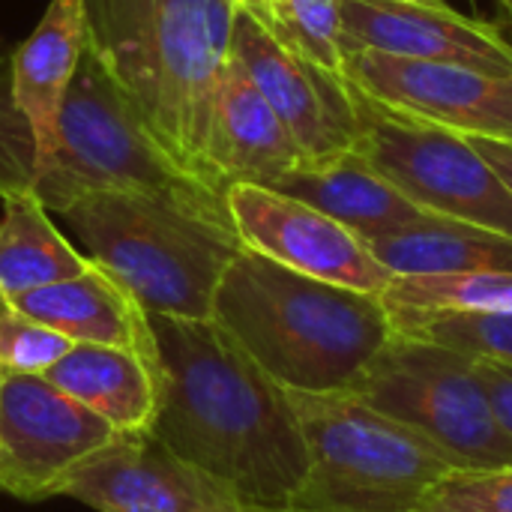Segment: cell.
I'll return each instance as SVG.
<instances>
[{"label":"cell","mask_w":512,"mask_h":512,"mask_svg":"<svg viewBox=\"0 0 512 512\" xmlns=\"http://www.w3.org/2000/svg\"><path fill=\"white\" fill-rule=\"evenodd\" d=\"M159 360L153 435L258 512L291 510L309 468L282 390L216 321L150 315Z\"/></svg>","instance_id":"1"},{"label":"cell","mask_w":512,"mask_h":512,"mask_svg":"<svg viewBox=\"0 0 512 512\" xmlns=\"http://www.w3.org/2000/svg\"><path fill=\"white\" fill-rule=\"evenodd\" d=\"M87 48L171 162L225 195L207 168V129L237 6L231 0H81Z\"/></svg>","instance_id":"2"},{"label":"cell","mask_w":512,"mask_h":512,"mask_svg":"<svg viewBox=\"0 0 512 512\" xmlns=\"http://www.w3.org/2000/svg\"><path fill=\"white\" fill-rule=\"evenodd\" d=\"M210 321L282 390L312 396L354 393L396 333L378 294L303 276L249 249L225 270Z\"/></svg>","instance_id":"3"},{"label":"cell","mask_w":512,"mask_h":512,"mask_svg":"<svg viewBox=\"0 0 512 512\" xmlns=\"http://www.w3.org/2000/svg\"><path fill=\"white\" fill-rule=\"evenodd\" d=\"M60 216L147 315L210 321L216 288L243 252L228 210L138 189L90 192Z\"/></svg>","instance_id":"4"},{"label":"cell","mask_w":512,"mask_h":512,"mask_svg":"<svg viewBox=\"0 0 512 512\" xmlns=\"http://www.w3.org/2000/svg\"><path fill=\"white\" fill-rule=\"evenodd\" d=\"M306 480L291 512H420L456 468L414 432L351 393H291Z\"/></svg>","instance_id":"5"},{"label":"cell","mask_w":512,"mask_h":512,"mask_svg":"<svg viewBox=\"0 0 512 512\" xmlns=\"http://www.w3.org/2000/svg\"><path fill=\"white\" fill-rule=\"evenodd\" d=\"M351 396L414 432L456 471L512 465V441L471 354L393 333Z\"/></svg>","instance_id":"6"},{"label":"cell","mask_w":512,"mask_h":512,"mask_svg":"<svg viewBox=\"0 0 512 512\" xmlns=\"http://www.w3.org/2000/svg\"><path fill=\"white\" fill-rule=\"evenodd\" d=\"M357 93V90H354ZM363 156L420 210L512 237V192L468 135L390 114L357 93Z\"/></svg>","instance_id":"7"},{"label":"cell","mask_w":512,"mask_h":512,"mask_svg":"<svg viewBox=\"0 0 512 512\" xmlns=\"http://www.w3.org/2000/svg\"><path fill=\"white\" fill-rule=\"evenodd\" d=\"M120 432L45 375L0 372V492L48 501L63 480Z\"/></svg>","instance_id":"8"},{"label":"cell","mask_w":512,"mask_h":512,"mask_svg":"<svg viewBox=\"0 0 512 512\" xmlns=\"http://www.w3.org/2000/svg\"><path fill=\"white\" fill-rule=\"evenodd\" d=\"M345 78L360 96L390 114L468 138L512 141V75L360 48L348 51Z\"/></svg>","instance_id":"9"},{"label":"cell","mask_w":512,"mask_h":512,"mask_svg":"<svg viewBox=\"0 0 512 512\" xmlns=\"http://www.w3.org/2000/svg\"><path fill=\"white\" fill-rule=\"evenodd\" d=\"M231 51L294 138L306 165H324L354 153L360 105L345 78L330 75L279 42L246 9H237Z\"/></svg>","instance_id":"10"},{"label":"cell","mask_w":512,"mask_h":512,"mask_svg":"<svg viewBox=\"0 0 512 512\" xmlns=\"http://www.w3.org/2000/svg\"><path fill=\"white\" fill-rule=\"evenodd\" d=\"M225 204L249 252L363 294L381 297L393 282V273L375 258L363 237L294 195L255 183H231Z\"/></svg>","instance_id":"11"},{"label":"cell","mask_w":512,"mask_h":512,"mask_svg":"<svg viewBox=\"0 0 512 512\" xmlns=\"http://www.w3.org/2000/svg\"><path fill=\"white\" fill-rule=\"evenodd\" d=\"M60 495L96 512H258L153 432L117 435L63 480Z\"/></svg>","instance_id":"12"},{"label":"cell","mask_w":512,"mask_h":512,"mask_svg":"<svg viewBox=\"0 0 512 512\" xmlns=\"http://www.w3.org/2000/svg\"><path fill=\"white\" fill-rule=\"evenodd\" d=\"M345 51H381L408 60L456 63L492 75H512V42L489 21L444 3L339 0Z\"/></svg>","instance_id":"13"},{"label":"cell","mask_w":512,"mask_h":512,"mask_svg":"<svg viewBox=\"0 0 512 512\" xmlns=\"http://www.w3.org/2000/svg\"><path fill=\"white\" fill-rule=\"evenodd\" d=\"M87 45L81 0H48L36 30L9 57V96L33 138V162L24 192L45 183L60 135V111Z\"/></svg>","instance_id":"14"},{"label":"cell","mask_w":512,"mask_h":512,"mask_svg":"<svg viewBox=\"0 0 512 512\" xmlns=\"http://www.w3.org/2000/svg\"><path fill=\"white\" fill-rule=\"evenodd\" d=\"M303 165L306 159L294 138L231 51L207 129V168L213 183L222 192L231 183L273 186Z\"/></svg>","instance_id":"15"},{"label":"cell","mask_w":512,"mask_h":512,"mask_svg":"<svg viewBox=\"0 0 512 512\" xmlns=\"http://www.w3.org/2000/svg\"><path fill=\"white\" fill-rule=\"evenodd\" d=\"M6 303L63 333L75 345H108L156 360L150 315L114 276L93 261L72 279L18 294Z\"/></svg>","instance_id":"16"},{"label":"cell","mask_w":512,"mask_h":512,"mask_svg":"<svg viewBox=\"0 0 512 512\" xmlns=\"http://www.w3.org/2000/svg\"><path fill=\"white\" fill-rule=\"evenodd\" d=\"M267 189L294 195L318 207L321 213L333 216L366 243L405 225H414L423 216H432L420 210L414 201H408L357 153L339 156L324 165H303Z\"/></svg>","instance_id":"17"},{"label":"cell","mask_w":512,"mask_h":512,"mask_svg":"<svg viewBox=\"0 0 512 512\" xmlns=\"http://www.w3.org/2000/svg\"><path fill=\"white\" fill-rule=\"evenodd\" d=\"M45 378L120 435L153 429L159 411V360L108 345H75Z\"/></svg>","instance_id":"18"},{"label":"cell","mask_w":512,"mask_h":512,"mask_svg":"<svg viewBox=\"0 0 512 512\" xmlns=\"http://www.w3.org/2000/svg\"><path fill=\"white\" fill-rule=\"evenodd\" d=\"M369 249L393 276L512 273V237L444 216L375 237Z\"/></svg>","instance_id":"19"},{"label":"cell","mask_w":512,"mask_h":512,"mask_svg":"<svg viewBox=\"0 0 512 512\" xmlns=\"http://www.w3.org/2000/svg\"><path fill=\"white\" fill-rule=\"evenodd\" d=\"M0 219V291L3 300L72 279L90 267L51 222V210L33 192H6Z\"/></svg>","instance_id":"20"},{"label":"cell","mask_w":512,"mask_h":512,"mask_svg":"<svg viewBox=\"0 0 512 512\" xmlns=\"http://www.w3.org/2000/svg\"><path fill=\"white\" fill-rule=\"evenodd\" d=\"M381 300L390 312L512 315V273L393 276Z\"/></svg>","instance_id":"21"},{"label":"cell","mask_w":512,"mask_h":512,"mask_svg":"<svg viewBox=\"0 0 512 512\" xmlns=\"http://www.w3.org/2000/svg\"><path fill=\"white\" fill-rule=\"evenodd\" d=\"M252 12V9H246ZM279 42L327 69L336 78H345V36L339 0H273L270 9L252 12ZM348 81V78H345Z\"/></svg>","instance_id":"22"},{"label":"cell","mask_w":512,"mask_h":512,"mask_svg":"<svg viewBox=\"0 0 512 512\" xmlns=\"http://www.w3.org/2000/svg\"><path fill=\"white\" fill-rule=\"evenodd\" d=\"M390 312V309H387ZM402 336L447 345L477 360L512 366V315L480 312H390Z\"/></svg>","instance_id":"23"},{"label":"cell","mask_w":512,"mask_h":512,"mask_svg":"<svg viewBox=\"0 0 512 512\" xmlns=\"http://www.w3.org/2000/svg\"><path fill=\"white\" fill-rule=\"evenodd\" d=\"M75 348L63 333L39 324L12 303H0V372L45 375Z\"/></svg>","instance_id":"24"},{"label":"cell","mask_w":512,"mask_h":512,"mask_svg":"<svg viewBox=\"0 0 512 512\" xmlns=\"http://www.w3.org/2000/svg\"><path fill=\"white\" fill-rule=\"evenodd\" d=\"M420 512H512V465L447 474Z\"/></svg>","instance_id":"25"},{"label":"cell","mask_w":512,"mask_h":512,"mask_svg":"<svg viewBox=\"0 0 512 512\" xmlns=\"http://www.w3.org/2000/svg\"><path fill=\"white\" fill-rule=\"evenodd\" d=\"M480 375L486 381L489 399L495 405V414L512 441V366L504 363H492V360H480Z\"/></svg>","instance_id":"26"},{"label":"cell","mask_w":512,"mask_h":512,"mask_svg":"<svg viewBox=\"0 0 512 512\" xmlns=\"http://www.w3.org/2000/svg\"><path fill=\"white\" fill-rule=\"evenodd\" d=\"M471 144L498 171V177L507 183V189L512 192V141H501V138H471Z\"/></svg>","instance_id":"27"},{"label":"cell","mask_w":512,"mask_h":512,"mask_svg":"<svg viewBox=\"0 0 512 512\" xmlns=\"http://www.w3.org/2000/svg\"><path fill=\"white\" fill-rule=\"evenodd\" d=\"M231 3H234L237 9H252V12H255V9H270V6H273V0H231Z\"/></svg>","instance_id":"28"},{"label":"cell","mask_w":512,"mask_h":512,"mask_svg":"<svg viewBox=\"0 0 512 512\" xmlns=\"http://www.w3.org/2000/svg\"><path fill=\"white\" fill-rule=\"evenodd\" d=\"M501 3V9H504V15H507V21H510L512 27V0H498Z\"/></svg>","instance_id":"29"},{"label":"cell","mask_w":512,"mask_h":512,"mask_svg":"<svg viewBox=\"0 0 512 512\" xmlns=\"http://www.w3.org/2000/svg\"><path fill=\"white\" fill-rule=\"evenodd\" d=\"M402 3H432V0H402Z\"/></svg>","instance_id":"30"},{"label":"cell","mask_w":512,"mask_h":512,"mask_svg":"<svg viewBox=\"0 0 512 512\" xmlns=\"http://www.w3.org/2000/svg\"><path fill=\"white\" fill-rule=\"evenodd\" d=\"M0 303H3V291H0Z\"/></svg>","instance_id":"31"},{"label":"cell","mask_w":512,"mask_h":512,"mask_svg":"<svg viewBox=\"0 0 512 512\" xmlns=\"http://www.w3.org/2000/svg\"><path fill=\"white\" fill-rule=\"evenodd\" d=\"M282 512H291V510H282Z\"/></svg>","instance_id":"32"}]
</instances>
